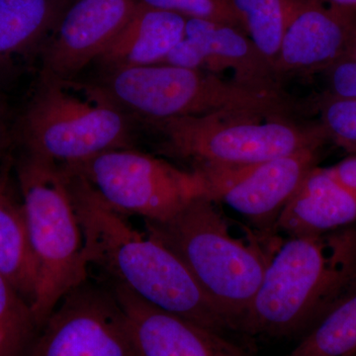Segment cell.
<instances>
[{
    "label": "cell",
    "mask_w": 356,
    "mask_h": 356,
    "mask_svg": "<svg viewBox=\"0 0 356 356\" xmlns=\"http://www.w3.org/2000/svg\"><path fill=\"white\" fill-rule=\"evenodd\" d=\"M146 229L181 261L232 330H242L273 252L206 196L168 221H146Z\"/></svg>",
    "instance_id": "4"
},
{
    "label": "cell",
    "mask_w": 356,
    "mask_h": 356,
    "mask_svg": "<svg viewBox=\"0 0 356 356\" xmlns=\"http://www.w3.org/2000/svg\"><path fill=\"white\" fill-rule=\"evenodd\" d=\"M132 118L113 105L72 95L67 83L40 79L19 134L24 153L69 165L132 147Z\"/></svg>",
    "instance_id": "7"
},
{
    "label": "cell",
    "mask_w": 356,
    "mask_h": 356,
    "mask_svg": "<svg viewBox=\"0 0 356 356\" xmlns=\"http://www.w3.org/2000/svg\"><path fill=\"white\" fill-rule=\"evenodd\" d=\"M89 97L143 121L231 113L295 118L301 103L285 90H262L233 79L168 64L102 70L83 86Z\"/></svg>",
    "instance_id": "3"
},
{
    "label": "cell",
    "mask_w": 356,
    "mask_h": 356,
    "mask_svg": "<svg viewBox=\"0 0 356 356\" xmlns=\"http://www.w3.org/2000/svg\"><path fill=\"white\" fill-rule=\"evenodd\" d=\"M356 290L314 325L288 356H355Z\"/></svg>",
    "instance_id": "20"
},
{
    "label": "cell",
    "mask_w": 356,
    "mask_h": 356,
    "mask_svg": "<svg viewBox=\"0 0 356 356\" xmlns=\"http://www.w3.org/2000/svg\"><path fill=\"white\" fill-rule=\"evenodd\" d=\"M243 28L269 64L275 65L293 16L307 0H232Z\"/></svg>",
    "instance_id": "19"
},
{
    "label": "cell",
    "mask_w": 356,
    "mask_h": 356,
    "mask_svg": "<svg viewBox=\"0 0 356 356\" xmlns=\"http://www.w3.org/2000/svg\"><path fill=\"white\" fill-rule=\"evenodd\" d=\"M320 149H309L280 158L245 165L193 168L202 178L206 197L224 202L266 229L278 217L312 168Z\"/></svg>",
    "instance_id": "10"
},
{
    "label": "cell",
    "mask_w": 356,
    "mask_h": 356,
    "mask_svg": "<svg viewBox=\"0 0 356 356\" xmlns=\"http://www.w3.org/2000/svg\"><path fill=\"white\" fill-rule=\"evenodd\" d=\"M163 149L194 168L245 165L321 149L327 140L320 124L292 118L217 113L149 122Z\"/></svg>",
    "instance_id": "6"
},
{
    "label": "cell",
    "mask_w": 356,
    "mask_h": 356,
    "mask_svg": "<svg viewBox=\"0 0 356 356\" xmlns=\"http://www.w3.org/2000/svg\"><path fill=\"white\" fill-rule=\"evenodd\" d=\"M8 111L4 102L0 100V159L6 156L7 140H8Z\"/></svg>",
    "instance_id": "26"
},
{
    "label": "cell",
    "mask_w": 356,
    "mask_h": 356,
    "mask_svg": "<svg viewBox=\"0 0 356 356\" xmlns=\"http://www.w3.org/2000/svg\"><path fill=\"white\" fill-rule=\"evenodd\" d=\"M0 273L32 307L38 289V268L10 154L0 163Z\"/></svg>",
    "instance_id": "16"
},
{
    "label": "cell",
    "mask_w": 356,
    "mask_h": 356,
    "mask_svg": "<svg viewBox=\"0 0 356 356\" xmlns=\"http://www.w3.org/2000/svg\"><path fill=\"white\" fill-rule=\"evenodd\" d=\"M330 170L341 182L356 191V156L344 159Z\"/></svg>",
    "instance_id": "25"
},
{
    "label": "cell",
    "mask_w": 356,
    "mask_h": 356,
    "mask_svg": "<svg viewBox=\"0 0 356 356\" xmlns=\"http://www.w3.org/2000/svg\"><path fill=\"white\" fill-rule=\"evenodd\" d=\"M127 317L137 356H248L213 331L152 305L120 285L111 283Z\"/></svg>",
    "instance_id": "14"
},
{
    "label": "cell",
    "mask_w": 356,
    "mask_h": 356,
    "mask_svg": "<svg viewBox=\"0 0 356 356\" xmlns=\"http://www.w3.org/2000/svg\"><path fill=\"white\" fill-rule=\"evenodd\" d=\"M70 0H0V69L39 51Z\"/></svg>",
    "instance_id": "18"
},
{
    "label": "cell",
    "mask_w": 356,
    "mask_h": 356,
    "mask_svg": "<svg viewBox=\"0 0 356 356\" xmlns=\"http://www.w3.org/2000/svg\"><path fill=\"white\" fill-rule=\"evenodd\" d=\"M321 127L327 140L356 153V99L325 95L318 100Z\"/></svg>",
    "instance_id": "22"
},
{
    "label": "cell",
    "mask_w": 356,
    "mask_h": 356,
    "mask_svg": "<svg viewBox=\"0 0 356 356\" xmlns=\"http://www.w3.org/2000/svg\"><path fill=\"white\" fill-rule=\"evenodd\" d=\"M356 222V191L329 168H312L278 217L290 236L320 235Z\"/></svg>",
    "instance_id": "15"
},
{
    "label": "cell",
    "mask_w": 356,
    "mask_h": 356,
    "mask_svg": "<svg viewBox=\"0 0 356 356\" xmlns=\"http://www.w3.org/2000/svg\"><path fill=\"white\" fill-rule=\"evenodd\" d=\"M355 290L356 229L291 236L273 252L242 330L294 334Z\"/></svg>",
    "instance_id": "2"
},
{
    "label": "cell",
    "mask_w": 356,
    "mask_h": 356,
    "mask_svg": "<svg viewBox=\"0 0 356 356\" xmlns=\"http://www.w3.org/2000/svg\"><path fill=\"white\" fill-rule=\"evenodd\" d=\"M332 6L341 7V8L348 9V10L356 13V0H324Z\"/></svg>",
    "instance_id": "27"
},
{
    "label": "cell",
    "mask_w": 356,
    "mask_h": 356,
    "mask_svg": "<svg viewBox=\"0 0 356 356\" xmlns=\"http://www.w3.org/2000/svg\"><path fill=\"white\" fill-rule=\"evenodd\" d=\"M27 356H137L128 320L112 288L89 282L63 297Z\"/></svg>",
    "instance_id": "9"
},
{
    "label": "cell",
    "mask_w": 356,
    "mask_h": 356,
    "mask_svg": "<svg viewBox=\"0 0 356 356\" xmlns=\"http://www.w3.org/2000/svg\"><path fill=\"white\" fill-rule=\"evenodd\" d=\"M186 18L140 2L133 17L96 60L102 70L161 64L185 37Z\"/></svg>",
    "instance_id": "17"
},
{
    "label": "cell",
    "mask_w": 356,
    "mask_h": 356,
    "mask_svg": "<svg viewBox=\"0 0 356 356\" xmlns=\"http://www.w3.org/2000/svg\"><path fill=\"white\" fill-rule=\"evenodd\" d=\"M327 95L356 99V62L343 60L324 72Z\"/></svg>",
    "instance_id": "24"
},
{
    "label": "cell",
    "mask_w": 356,
    "mask_h": 356,
    "mask_svg": "<svg viewBox=\"0 0 356 356\" xmlns=\"http://www.w3.org/2000/svg\"><path fill=\"white\" fill-rule=\"evenodd\" d=\"M15 175L38 268L32 310L40 331L63 297L88 280V264L62 166L23 152Z\"/></svg>",
    "instance_id": "5"
},
{
    "label": "cell",
    "mask_w": 356,
    "mask_h": 356,
    "mask_svg": "<svg viewBox=\"0 0 356 356\" xmlns=\"http://www.w3.org/2000/svg\"><path fill=\"white\" fill-rule=\"evenodd\" d=\"M139 4V0H70L40 53V79L72 83L113 43Z\"/></svg>",
    "instance_id": "11"
},
{
    "label": "cell",
    "mask_w": 356,
    "mask_h": 356,
    "mask_svg": "<svg viewBox=\"0 0 356 356\" xmlns=\"http://www.w3.org/2000/svg\"><path fill=\"white\" fill-rule=\"evenodd\" d=\"M346 60H355L356 62V40L355 43L353 44V46H351L350 50L348 51Z\"/></svg>",
    "instance_id": "28"
},
{
    "label": "cell",
    "mask_w": 356,
    "mask_h": 356,
    "mask_svg": "<svg viewBox=\"0 0 356 356\" xmlns=\"http://www.w3.org/2000/svg\"><path fill=\"white\" fill-rule=\"evenodd\" d=\"M38 332L31 305L0 273V356H27Z\"/></svg>",
    "instance_id": "21"
},
{
    "label": "cell",
    "mask_w": 356,
    "mask_h": 356,
    "mask_svg": "<svg viewBox=\"0 0 356 356\" xmlns=\"http://www.w3.org/2000/svg\"><path fill=\"white\" fill-rule=\"evenodd\" d=\"M356 356V355H355Z\"/></svg>",
    "instance_id": "29"
},
{
    "label": "cell",
    "mask_w": 356,
    "mask_h": 356,
    "mask_svg": "<svg viewBox=\"0 0 356 356\" xmlns=\"http://www.w3.org/2000/svg\"><path fill=\"white\" fill-rule=\"evenodd\" d=\"M62 168L83 229L88 266L99 267L111 283L161 310L221 334L232 330L172 250L134 229L81 173L69 165Z\"/></svg>",
    "instance_id": "1"
},
{
    "label": "cell",
    "mask_w": 356,
    "mask_h": 356,
    "mask_svg": "<svg viewBox=\"0 0 356 356\" xmlns=\"http://www.w3.org/2000/svg\"><path fill=\"white\" fill-rule=\"evenodd\" d=\"M161 64L218 74L225 70L234 81L262 90H284L275 70L247 33L235 26L186 19L185 37Z\"/></svg>",
    "instance_id": "12"
},
{
    "label": "cell",
    "mask_w": 356,
    "mask_h": 356,
    "mask_svg": "<svg viewBox=\"0 0 356 356\" xmlns=\"http://www.w3.org/2000/svg\"><path fill=\"white\" fill-rule=\"evenodd\" d=\"M146 6L182 16L186 19H200L225 23L245 31L242 18L232 0H139Z\"/></svg>",
    "instance_id": "23"
},
{
    "label": "cell",
    "mask_w": 356,
    "mask_h": 356,
    "mask_svg": "<svg viewBox=\"0 0 356 356\" xmlns=\"http://www.w3.org/2000/svg\"><path fill=\"white\" fill-rule=\"evenodd\" d=\"M95 187L113 209L147 222H165L205 196L197 172L178 168L133 147L112 149L69 165Z\"/></svg>",
    "instance_id": "8"
},
{
    "label": "cell",
    "mask_w": 356,
    "mask_h": 356,
    "mask_svg": "<svg viewBox=\"0 0 356 356\" xmlns=\"http://www.w3.org/2000/svg\"><path fill=\"white\" fill-rule=\"evenodd\" d=\"M356 40V13L307 0L293 16L281 43L274 70L286 77L310 76L346 60Z\"/></svg>",
    "instance_id": "13"
}]
</instances>
